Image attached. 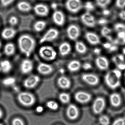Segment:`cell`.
<instances>
[{"label": "cell", "instance_id": "28", "mask_svg": "<svg viewBox=\"0 0 125 125\" xmlns=\"http://www.w3.org/2000/svg\"><path fill=\"white\" fill-rule=\"evenodd\" d=\"M75 49L77 52L80 54H84L87 51V47L86 45L81 41H77L75 45Z\"/></svg>", "mask_w": 125, "mask_h": 125}, {"label": "cell", "instance_id": "13", "mask_svg": "<svg viewBox=\"0 0 125 125\" xmlns=\"http://www.w3.org/2000/svg\"><path fill=\"white\" fill-rule=\"evenodd\" d=\"M81 19L82 23L87 27L93 28L95 26V19L90 12H87L83 14L81 16Z\"/></svg>", "mask_w": 125, "mask_h": 125}, {"label": "cell", "instance_id": "11", "mask_svg": "<svg viewBox=\"0 0 125 125\" xmlns=\"http://www.w3.org/2000/svg\"><path fill=\"white\" fill-rule=\"evenodd\" d=\"M67 36L71 40L75 41L77 39L80 35V30L77 25L71 24L68 27L66 30Z\"/></svg>", "mask_w": 125, "mask_h": 125}, {"label": "cell", "instance_id": "30", "mask_svg": "<svg viewBox=\"0 0 125 125\" xmlns=\"http://www.w3.org/2000/svg\"><path fill=\"white\" fill-rule=\"evenodd\" d=\"M46 25V22L44 21H37L33 25V28L36 32H41L45 28Z\"/></svg>", "mask_w": 125, "mask_h": 125}, {"label": "cell", "instance_id": "7", "mask_svg": "<svg viewBox=\"0 0 125 125\" xmlns=\"http://www.w3.org/2000/svg\"><path fill=\"white\" fill-rule=\"evenodd\" d=\"M59 32L58 30L54 28H50L48 30L40 39V42L43 43L54 41L58 37Z\"/></svg>", "mask_w": 125, "mask_h": 125}, {"label": "cell", "instance_id": "35", "mask_svg": "<svg viewBox=\"0 0 125 125\" xmlns=\"http://www.w3.org/2000/svg\"><path fill=\"white\" fill-rule=\"evenodd\" d=\"M46 106L50 109L52 110H56L59 108V104L57 102L54 101H47L46 104Z\"/></svg>", "mask_w": 125, "mask_h": 125}, {"label": "cell", "instance_id": "43", "mask_svg": "<svg viewBox=\"0 0 125 125\" xmlns=\"http://www.w3.org/2000/svg\"><path fill=\"white\" fill-rule=\"evenodd\" d=\"M14 0H0L1 5L3 7H7L12 3Z\"/></svg>", "mask_w": 125, "mask_h": 125}, {"label": "cell", "instance_id": "4", "mask_svg": "<svg viewBox=\"0 0 125 125\" xmlns=\"http://www.w3.org/2000/svg\"><path fill=\"white\" fill-rule=\"evenodd\" d=\"M40 56L44 60L48 61L54 60L57 56V52L54 48L50 46H44L39 50Z\"/></svg>", "mask_w": 125, "mask_h": 125}, {"label": "cell", "instance_id": "10", "mask_svg": "<svg viewBox=\"0 0 125 125\" xmlns=\"http://www.w3.org/2000/svg\"><path fill=\"white\" fill-rule=\"evenodd\" d=\"M41 79L38 76L32 75L24 80L23 85L28 89H32L38 85Z\"/></svg>", "mask_w": 125, "mask_h": 125}, {"label": "cell", "instance_id": "26", "mask_svg": "<svg viewBox=\"0 0 125 125\" xmlns=\"http://www.w3.org/2000/svg\"><path fill=\"white\" fill-rule=\"evenodd\" d=\"M17 8L20 11L24 12H29L32 9L31 4L26 1H21L18 3Z\"/></svg>", "mask_w": 125, "mask_h": 125}, {"label": "cell", "instance_id": "12", "mask_svg": "<svg viewBox=\"0 0 125 125\" xmlns=\"http://www.w3.org/2000/svg\"><path fill=\"white\" fill-rule=\"evenodd\" d=\"M67 117L71 120H76L79 115V110L77 106L74 104H70L66 110Z\"/></svg>", "mask_w": 125, "mask_h": 125}, {"label": "cell", "instance_id": "27", "mask_svg": "<svg viewBox=\"0 0 125 125\" xmlns=\"http://www.w3.org/2000/svg\"><path fill=\"white\" fill-rule=\"evenodd\" d=\"M16 52V48L13 44L8 43L6 44L4 48V52L6 55L8 56H11L14 54Z\"/></svg>", "mask_w": 125, "mask_h": 125}, {"label": "cell", "instance_id": "1", "mask_svg": "<svg viewBox=\"0 0 125 125\" xmlns=\"http://www.w3.org/2000/svg\"><path fill=\"white\" fill-rule=\"evenodd\" d=\"M35 39L27 34L22 35L18 39V45L22 53L28 57L35 49L36 46Z\"/></svg>", "mask_w": 125, "mask_h": 125}, {"label": "cell", "instance_id": "6", "mask_svg": "<svg viewBox=\"0 0 125 125\" xmlns=\"http://www.w3.org/2000/svg\"><path fill=\"white\" fill-rule=\"evenodd\" d=\"M65 7L68 11L72 13H76L83 8L81 0H67Z\"/></svg>", "mask_w": 125, "mask_h": 125}, {"label": "cell", "instance_id": "33", "mask_svg": "<svg viewBox=\"0 0 125 125\" xmlns=\"http://www.w3.org/2000/svg\"><path fill=\"white\" fill-rule=\"evenodd\" d=\"M99 122L101 125H109L110 119L107 115H102L99 118Z\"/></svg>", "mask_w": 125, "mask_h": 125}, {"label": "cell", "instance_id": "25", "mask_svg": "<svg viewBox=\"0 0 125 125\" xmlns=\"http://www.w3.org/2000/svg\"><path fill=\"white\" fill-rule=\"evenodd\" d=\"M12 69V65L10 61L7 60L0 62V70L3 73H7L10 72Z\"/></svg>", "mask_w": 125, "mask_h": 125}, {"label": "cell", "instance_id": "51", "mask_svg": "<svg viewBox=\"0 0 125 125\" xmlns=\"http://www.w3.org/2000/svg\"><path fill=\"white\" fill-rule=\"evenodd\" d=\"M112 44L108 42H106V43H104L103 44V46L104 47V48H105L106 49L108 50L110 49L111 46L112 45Z\"/></svg>", "mask_w": 125, "mask_h": 125}, {"label": "cell", "instance_id": "52", "mask_svg": "<svg viewBox=\"0 0 125 125\" xmlns=\"http://www.w3.org/2000/svg\"><path fill=\"white\" fill-rule=\"evenodd\" d=\"M102 13H103V14H104V16H109V15L110 14V11L109 10H108V9H104Z\"/></svg>", "mask_w": 125, "mask_h": 125}, {"label": "cell", "instance_id": "49", "mask_svg": "<svg viewBox=\"0 0 125 125\" xmlns=\"http://www.w3.org/2000/svg\"><path fill=\"white\" fill-rule=\"evenodd\" d=\"M119 17L122 20L125 21V10H122L119 13Z\"/></svg>", "mask_w": 125, "mask_h": 125}, {"label": "cell", "instance_id": "18", "mask_svg": "<svg viewBox=\"0 0 125 125\" xmlns=\"http://www.w3.org/2000/svg\"><path fill=\"white\" fill-rule=\"evenodd\" d=\"M97 68L101 71L107 70L109 67V62L107 58L104 56H99L95 60Z\"/></svg>", "mask_w": 125, "mask_h": 125}, {"label": "cell", "instance_id": "37", "mask_svg": "<svg viewBox=\"0 0 125 125\" xmlns=\"http://www.w3.org/2000/svg\"><path fill=\"white\" fill-rule=\"evenodd\" d=\"M114 29L116 32H125V24L123 23H117L114 25Z\"/></svg>", "mask_w": 125, "mask_h": 125}, {"label": "cell", "instance_id": "14", "mask_svg": "<svg viewBox=\"0 0 125 125\" xmlns=\"http://www.w3.org/2000/svg\"><path fill=\"white\" fill-rule=\"evenodd\" d=\"M33 68V63L31 60L25 59L20 65V71L22 73L27 74L30 73Z\"/></svg>", "mask_w": 125, "mask_h": 125}, {"label": "cell", "instance_id": "5", "mask_svg": "<svg viewBox=\"0 0 125 125\" xmlns=\"http://www.w3.org/2000/svg\"><path fill=\"white\" fill-rule=\"evenodd\" d=\"M106 104V101L104 98L101 96L97 97L95 99L92 104L93 112L95 115L101 114L105 109Z\"/></svg>", "mask_w": 125, "mask_h": 125}, {"label": "cell", "instance_id": "23", "mask_svg": "<svg viewBox=\"0 0 125 125\" xmlns=\"http://www.w3.org/2000/svg\"><path fill=\"white\" fill-rule=\"evenodd\" d=\"M59 50L61 55L64 57L68 55L71 52V47L68 42H63L59 46Z\"/></svg>", "mask_w": 125, "mask_h": 125}, {"label": "cell", "instance_id": "38", "mask_svg": "<svg viewBox=\"0 0 125 125\" xmlns=\"http://www.w3.org/2000/svg\"><path fill=\"white\" fill-rule=\"evenodd\" d=\"M85 9L87 12H90L95 9V6L93 3L90 1H87L85 3L84 6Z\"/></svg>", "mask_w": 125, "mask_h": 125}, {"label": "cell", "instance_id": "40", "mask_svg": "<svg viewBox=\"0 0 125 125\" xmlns=\"http://www.w3.org/2000/svg\"><path fill=\"white\" fill-rule=\"evenodd\" d=\"M12 125H25L23 121L19 118L17 117L14 118L11 122Z\"/></svg>", "mask_w": 125, "mask_h": 125}, {"label": "cell", "instance_id": "50", "mask_svg": "<svg viewBox=\"0 0 125 125\" xmlns=\"http://www.w3.org/2000/svg\"><path fill=\"white\" fill-rule=\"evenodd\" d=\"M43 110V107L41 106H38L36 108V111L38 113H41Z\"/></svg>", "mask_w": 125, "mask_h": 125}, {"label": "cell", "instance_id": "21", "mask_svg": "<svg viewBox=\"0 0 125 125\" xmlns=\"http://www.w3.org/2000/svg\"><path fill=\"white\" fill-rule=\"evenodd\" d=\"M85 38L89 43L92 45H96L100 43V39L98 36L93 32H87L85 34Z\"/></svg>", "mask_w": 125, "mask_h": 125}, {"label": "cell", "instance_id": "9", "mask_svg": "<svg viewBox=\"0 0 125 125\" xmlns=\"http://www.w3.org/2000/svg\"><path fill=\"white\" fill-rule=\"evenodd\" d=\"M92 95L84 91H79L74 94L75 100L78 103L81 104H85L89 102L92 99Z\"/></svg>", "mask_w": 125, "mask_h": 125}, {"label": "cell", "instance_id": "20", "mask_svg": "<svg viewBox=\"0 0 125 125\" xmlns=\"http://www.w3.org/2000/svg\"><path fill=\"white\" fill-rule=\"evenodd\" d=\"M57 83L59 87L63 90L69 89L72 84L70 79L65 76H61L59 77L58 79Z\"/></svg>", "mask_w": 125, "mask_h": 125}, {"label": "cell", "instance_id": "19", "mask_svg": "<svg viewBox=\"0 0 125 125\" xmlns=\"http://www.w3.org/2000/svg\"><path fill=\"white\" fill-rule=\"evenodd\" d=\"M109 100L111 105L115 107H118L122 104L121 96L117 93H113L111 94L109 97Z\"/></svg>", "mask_w": 125, "mask_h": 125}, {"label": "cell", "instance_id": "59", "mask_svg": "<svg viewBox=\"0 0 125 125\" xmlns=\"http://www.w3.org/2000/svg\"><path fill=\"white\" fill-rule=\"evenodd\" d=\"M124 117L125 118V113H124Z\"/></svg>", "mask_w": 125, "mask_h": 125}, {"label": "cell", "instance_id": "54", "mask_svg": "<svg viewBox=\"0 0 125 125\" xmlns=\"http://www.w3.org/2000/svg\"><path fill=\"white\" fill-rule=\"evenodd\" d=\"M3 116V112L2 110L0 108V119Z\"/></svg>", "mask_w": 125, "mask_h": 125}, {"label": "cell", "instance_id": "60", "mask_svg": "<svg viewBox=\"0 0 125 125\" xmlns=\"http://www.w3.org/2000/svg\"></svg>", "mask_w": 125, "mask_h": 125}, {"label": "cell", "instance_id": "44", "mask_svg": "<svg viewBox=\"0 0 125 125\" xmlns=\"http://www.w3.org/2000/svg\"><path fill=\"white\" fill-rule=\"evenodd\" d=\"M82 67L84 70L87 71V70H90L92 68V66L90 63L86 62L83 64Z\"/></svg>", "mask_w": 125, "mask_h": 125}, {"label": "cell", "instance_id": "57", "mask_svg": "<svg viewBox=\"0 0 125 125\" xmlns=\"http://www.w3.org/2000/svg\"><path fill=\"white\" fill-rule=\"evenodd\" d=\"M124 82H125V73H124Z\"/></svg>", "mask_w": 125, "mask_h": 125}, {"label": "cell", "instance_id": "15", "mask_svg": "<svg viewBox=\"0 0 125 125\" xmlns=\"http://www.w3.org/2000/svg\"><path fill=\"white\" fill-rule=\"evenodd\" d=\"M34 10L36 15L41 17L46 16L49 12L47 6L42 3L36 5L34 7Z\"/></svg>", "mask_w": 125, "mask_h": 125}, {"label": "cell", "instance_id": "55", "mask_svg": "<svg viewBox=\"0 0 125 125\" xmlns=\"http://www.w3.org/2000/svg\"><path fill=\"white\" fill-rule=\"evenodd\" d=\"M123 53L125 55V47H124V48L123 49Z\"/></svg>", "mask_w": 125, "mask_h": 125}, {"label": "cell", "instance_id": "3", "mask_svg": "<svg viewBox=\"0 0 125 125\" xmlns=\"http://www.w3.org/2000/svg\"><path fill=\"white\" fill-rule=\"evenodd\" d=\"M17 98L21 105L27 107L32 106L36 101L35 96L31 93L27 91L20 93L17 95Z\"/></svg>", "mask_w": 125, "mask_h": 125}, {"label": "cell", "instance_id": "24", "mask_svg": "<svg viewBox=\"0 0 125 125\" xmlns=\"http://www.w3.org/2000/svg\"><path fill=\"white\" fill-rule=\"evenodd\" d=\"M68 69L71 72H75L80 69L81 64L79 61L76 60L72 61L69 63L67 66Z\"/></svg>", "mask_w": 125, "mask_h": 125}, {"label": "cell", "instance_id": "48", "mask_svg": "<svg viewBox=\"0 0 125 125\" xmlns=\"http://www.w3.org/2000/svg\"><path fill=\"white\" fill-rule=\"evenodd\" d=\"M120 39H125V32H118L117 38Z\"/></svg>", "mask_w": 125, "mask_h": 125}, {"label": "cell", "instance_id": "42", "mask_svg": "<svg viewBox=\"0 0 125 125\" xmlns=\"http://www.w3.org/2000/svg\"><path fill=\"white\" fill-rule=\"evenodd\" d=\"M19 20L17 17L14 16H13L10 17L9 20V22L10 25L12 26H15L17 24Z\"/></svg>", "mask_w": 125, "mask_h": 125}, {"label": "cell", "instance_id": "2", "mask_svg": "<svg viewBox=\"0 0 125 125\" xmlns=\"http://www.w3.org/2000/svg\"><path fill=\"white\" fill-rule=\"evenodd\" d=\"M121 76V71L117 69L111 70L105 74L104 82L109 88L115 90L120 85Z\"/></svg>", "mask_w": 125, "mask_h": 125}, {"label": "cell", "instance_id": "45", "mask_svg": "<svg viewBox=\"0 0 125 125\" xmlns=\"http://www.w3.org/2000/svg\"><path fill=\"white\" fill-rule=\"evenodd\" d=\"M115 65L117 68V69L120 71H123L125 69V62L120 63Z\"/></svg>", "mask_w": 125, "mask_h": 125}, {"label": "cell", "instance_id": "58", "mask_svg": "<svg viewBox=\"0 0 125 125\" xmlns=\"http://www.w3.org/2000/svg\"><path fill=\"white\" fill-rule=\"evenodd\" d=\"M0 125H3L1 123H0Z\"/></svg>", "mask_w": 125, "mask_h": 125}, {"label": "cell", "instance_id": "36", "mask_svg": "<svg viewBox=\"0 0 125 125\" xmlns=\"http://www.w3.org/2000/svg\"><path fill=\"white\" fill-rule=\"evenodd\" d=\"M95 1L98 6L104 9L110 3L111 0H95Z\"/></svg>", "mask_w": 125, "mask_h": 125}, {"label": "cell", "instance_id": "29", "mask_svg": "<svg viewBox=\"0 0 125 125\" xmlns=\"http://www.w3.org/2000/svg\"><path fill=\"white\" fill-rule=\"evenodd\" d=\"M102 35L110 41H113L112 36V30L110 28L106 27H104L101 31Z\"/></svg>", "mask_w": 125, "mask_h": 125}, {"label": "cell", "instance_id": "47", "mask_svg": "<svg viewBox=\"0 0 125 125\" xmlns=\"http://www.w3.org/2000/svg\"><path fill=\"white\" fill-rule=\"evenodd\" d=\"M118 47L117 45H115V44H112L111 47L110 48V49L108 50L110 52H114L117 51L118 50Z\"/></svg>", "mask_w": 125, "mask_h": 125}, {"label": "cell", "instance_id": "8", "mask_svg": "<svg viewBox=\"0 0 125 125\" xmlns=\"http://www.w3.org/2000/svg\"><path fill=\"white\" fill-rule=\"evenodd\" d=\"M82 79L85 83L91 86H96L99 82V78L96 74L91 73H83Z\"/></svg>", "mask_w": 125, "mask_h": 125}, {"label": "cell", "instance_id": "31", "mask_svg": "<svg viewBox=\"0 0 125 125\" xmlns=\"http://www.w3.org/2000/svg\"><path fill=\"white\" fill-rule=\"evenodd\" d=\"M59 100L63 104H67L70 102L71 96L69 94L66 93H61L58 95Z\"/></svg>", "mask_w": 125, "mask_h": 125}, {"label": "cell", "instance_id": "56", "mask_svg": "<svg viewBox=\"0 0 125 125\" xmlns=\"http://www.w3.org/2000/svg\"><path fill=\"white\" fill-rule=\"evenodd\" d=\"M2 43H1V41H0V48H1V47H2Z\"/></svg>", "mask_w": 125, "mask_h": 125}, {"label": "cell", "instance_id": "17", "mask_svg": "<svg viewBox=\"0 0 125 125\" xmlns=\"http://www.w3.org/2000/svg\"><path fill=\"white\" fill-rule=\"evenodd\" d=\"M54 68L52 66L44 63H40L37 67V71L39 73L43 75H48L53 72Z\"/></svg>", "mask_w": 125, "mask_h": 125}, {"label": "cell", "instance_id": "41", "mask_svg": "<svg viewBox=\"0 0 125 125\" xmlns=\"http://www.w3.org/2000/svg\"><path fill=\"white\" fill-rule=\"evenodd\" d=\"M115 6L120 9L124 8H125V0H116Z\"/></svg>", "mask_w": 125, "mask_h": 125}, {"label": "cell", "instance_id": "22", "mask_svg": "<svg viewBox=\"0 0 125 125\" xmlns=\"http://www.w3.org/2000/svg\"><path fill=\"white\" fill-rule=\"evenodd\" d=\"M17 31L12 28H6L1 33V36L5 40H9L13 38L16 34Z\"/></svg>", "mask_w": 125, "mask_h": 125}, {"label": "cell", "instance_id": "34", "mask_svg": "<svg viewBox=\"0 0 125 125\" xmlns=\"http://www.w3.org/2000/svg\"><path fill=\"white\" fill-rule=\"evenodd\" d=\"M125 58L124 55L121 54H119L113 57L112 61L115 65L121 62H125Z\"/></svg>", "mask_w": 125, "mask_h": 125}, {"label": "cell", "instance_id": "16", "mask_svg": "<svg viewBox=\"0 0 125 125\" xmlns=\"http://www.w3.org/2000/svg\"><path fill=\"white\" fill-rule=\"evenodd\" d=\"M52 19L54 23L59 26L63 25L65 21L64 14L60 10H56L53 13Z\"/></svg>", "mask_w": 125, "mask_h": 125}, {"label": "cell", "instance_id": "39", "mask_svg": "<svg viewBox=\"0 0 125 125\" xmlns=\"http://www.w3.org/2000/svg\"><path fill=\"white\" fill-rule=\"evenodd\" d=\"M112 125H125V118L124 117L118 118L113 122Z\"/></svg>", "mask_w": 125, "mask_h": 125}, {"label": "cell", "instance_id": "53", "mask_svg": "<svg viewBox=\"0 0 125 125\" xmlns=\"http://www.w3.org/2000/svg\"><path fill=\"white\" fill-rule=\"evenodd\" d=\"M101 52V50L99 48H95L94 50V52L95 54L99 55L100 54Z\"/></svg>", "mask_w": 125, "mask_h": 125}, {"label": "cell", "instance_id": "32", "mask_svg": "<svg viewBox=\"0 0 125 125\" xmlns=\"http://www.w3.org/2000/svg\"><path fill=\"white\" fill-rule=\"evenodd\" d=\"M16 82V79L12 77L5 78L2 80V83L3 85L6 86H12Z\"/></svg>", "mask_w": 125, "mask_h": 125}, {"label": "cell", "instance_id": "46", "mask_svg": "<svg viewBox=\"0 0 125 125\" xmlns=\"http://www.w3.org/2000/svg\"><path fill=\"white\" fill-rule=\"evenodd\" d=\"M108 20L104 18L100 19L98 21L99 24L101 25H104L108 23Z\"/></svg>", "mask_w": 125, "mask_h": 125}]
</instances>
